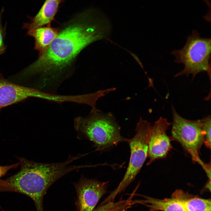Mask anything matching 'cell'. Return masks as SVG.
<instances>
[{"label":"cell","mask_w":211,"mask_h":211,"mask_svg":"<svg viewBox=\"0 0 211 211\" xmlns=\"http://www.w3.org/2000/svg\"><path fill=\"white\" fill-rule=\"evenodd\" d=\"M211 52V39L202 37L197 31H193L184 46L171 52L175 57V62L184 66L183 69L174 77L191 75L194 79L202 72H207L210 76Z\"/></svg>","instance_id":"obj_4"},{"label":"cell","mask_w":211,"mask_h":211,"mask_svg":"<svg viewBox=\"0 0 211 211\" xmlns=\"http://www.w3.org/2000/svg\"><path fill=\"white\" fill-rule=\"evenodd\" d=\"M18 162L8 166H0V180L1 178L5 175L10 169L17 168L19 165Z\"/></svg>","instance_id":"obj_17"},{"label":"cell","mask_w":211,"mask_h":211,"mask_svg":"<svg viewBox=\"0 0 211 211\" xmlns=\"http://www.w3.org/2000/svg\"><path fill=\"white\" fill-rule=\"evenodd\" d=\"M150 123L140 118L136 128V133L131 139H126L130 150L129 163L122 180L117 187L105 198L107 202L114 200L134 180L148 157V144L151 128Z\"/></svg>","instance_id":"obj_5"},{"label":"cell","mask_w":211,"mask_h":211,"mask_svg":"<svg viewBox=\"0 0 211 211\" xmlns=\"http://www.w3.org/2000/svg\"><path fill=\"white\" fill-rule=\"evenodd\" d=\"M77 139L88 140L93 143L96 150H107L126 138L120 134V127L113 114L92 108L86 116H79L74 122Z\"/></svg>","instance_id":"obj_3"},{"label":"cell","mask_w":211,"mask_h":211,"mask_svg":"<svg viewBox=\"0 0 211 211\" xmlns=\"http://www.w3.org/2000/svg\"><path fill=\"white\" fill-rule=\"evenodd\" d=\"M4 11V8H3L0 12V55L5 52L6 48L5 44L6 26H3L2 23V15Z\"/></svg>","instance_id":"obj_16"},{"label":"cell","mask_w":211,"mask_h":211,"mask_svg":"<svg viewBox=\"0 0 211 211\" xmlns=\"http://www.w3.org/2000/svg\"><path fill=\"white\" fill-rule=\"evenodd\" d=\"M136 195L142 197L143 199L135 200L136 205L146 206L149 209L148 211H187L181 201L173 194L171 198L163 199L137 193Z\"/></svg>","instance_id":"obj_11"},{"label":"cell","mask_w":211,"mask_h":211,"mask_svg":"<svg viewBox=\"0 0 211 211\" xmlns=\"http://www.w3.org/2000/svg\"><path fill=\"white\" fill-rule=\"evenodd\" d=\"M108 182H101L82 175L74 183L76 191L78 211H93L98 203L107 192Z\"/></svg>","instance_id":"obj_7"},{"label":"cell","mask_w":211,"mask_h":211,"mask_svg":"<svg viewBox=\"0 0 211 211\" xmlns=\"http://www.w3.org/2000/svg\"><path fill=\"white\" fill-rule=\"evenodd\" d=\"M57 35L46 52L25 69L26 76H38L41 90L57 91L75 70L81 51L92 43L108 37L111 25L98 10L89 8L76 13L58 27Z\"/></svg>","instance_id":"obj_1"},{"label":"cell","mask_w":211,"mask_h":211,"mask_svg":"<svg viewBox=\"0 0 211 211\" xmlns=\"http://www.w3.org/2000/svg\"><path fill=\"white\" fill-rule=\"evenodd\" d=\"M139 186L138 185L137 186L127 199H123L121 197L117 201H112L99 205L93 211H129V209L135 205L133 199Z\"/></svg>","instance_id":"obj_14"},{"label":"cell","mask_w":211,"mask_h":211,"mask_svg":"<svg viewBox=\"0 0 211 211\" xmlns=\"http://www.w3.org/2000/svg\"><path fill=\"white\" fill-rule=\"evenodd\" d=\"M64 1L62 0L45 1L35 16L30 17V21L23 24V28L28 31L51 25V22L55 20L60 4Z\"/></svg>","instance_id":"obj_10"},{"label":"cell","mask_w":211,"mask_h":211,"mask_svg":"<svg viewBox=\"0 0 211 211\" xmlns=\"http://www.w3.org/2000/svg\"><path fill=\"white\" fill-rule=\"evenodd\" d=\"M31 97L46 100L47 95L33 88L13 83L0 75V109Z\"/></svg>","instance_id":"obj_9"},{"label":"cell","mask_w":211,"mask_h":211,"mask_svg":"<svg viewBox=\"0 0 211 211\" xmlns=\"http://www.w3.org/2000/svg\"><path fill=\"white\" fill-rule=\"evenodd\" d=\"M172 111V139L180 143L191 156L193 160L202 166L204 163L200 159L199 154V150L204 142L201 119L192 120L185 119L180 115L173 107Z\"/></svg>","instance_id":"obj_6"},{"label":"cell","mask_w":211,"mask_h":211,"mask_svg":"<svg viewBox=\"0 0 211 211\" xmlns=\"http://www.w3.org/2000/svg\"><path fill=\"white\" fill-rule=\"evenodd\" d=\"M202 130L204 137V143L207 148L211 149V120L210 116L201 119Z\"/></svg>","instance_id":"obj_15"},{"label":"cell","mask_w":211,"mask_h":211,"mask_svg":"<svg viewBox=\"0 0 211 211\" xmlns=\"http://www.w3.org/2000/svg\"><path fill=\"white\" fill-rule=\"evenodd\" d=\"M18 159L27 196L33 200L37 211H44L43 198L49 188L58 179L77 169L76 166L70 165L74 161L70 156L64 162L53 163H38L22 158Z\"/></svg>","instance_id":"obj_2"},{"label":"cell","mask_w":211,"mask_h":211,"mask_svg":"<svg viewBox=\"0 0 211 211\" xmlns=\"http://www.w3.org/2000/svg\"><path fill=\"white\" fill-rule=\"evenodd\" d=\"M58 32V27H52L51 25L28 31L27 34L34 39V49L38 52V57L46 52L57 35Z\"/></svg>","instance_id":"obj_12"},{"label":"cell","mask_w":211,"mask_h":211,"mask_svg":"<svg viewBox=\"0 0 211 211\" xmlns=\"http://www.w3.org/2000/svg\"><path fill=\"white\" fill-rule=\"evenodd\" d=\"M173 194L181 201L187 211H211L210 199L192 196L181 190H176Z\"/></svg>","instance_id":"obj_13"},{"label":"cell","mask_w":211,"mask_h":211,"mask_svg":"<svg viewBox=\"0 0 211 211\" xmlns=\"http://www.w3.org/2000/svg\"><path fill=\"white\" fill-rule=\"evenodd\" d=\"M172 124L166 118L160 117L151 126L148 153L149 160L147 166L156 159L165 157L172 148L171 139L166 133Z\"/></svg>","instance_id":"obj_8"}]
</instances>
